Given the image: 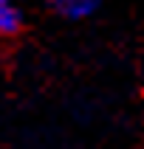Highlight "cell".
<instances>
[{
  "instance_id": "cell-1",
  "label": "cell",
  "mask_w": 144,
  "mask_h": 149,
  "mask_svg": "<svg viewBox=\"0 0 144 149\" xmlns=\"http://www.w3.org/2000/svg\"><path fill=\"white\" fill-rule=\"evenodd\" d=\"M42 6L48 8L51 14H57L59 20H68V23H79V20H88L102 8L105 0H40Z\"/></svg>"
},
{
  "instance_id": "cell-2",
  "label": "cell",
  "mask_w": 144,
  "mask_h": 149,
  "mask_svg": "<svg viewBox=\"0 0 144 149\" xmlns=\"http://www.w3.org/2000/svg\"><path fill=\"white\" fill-rule=\"evenodd\" d=\"M25 25V8L23 3H8L0 6V40H11L23 31Z\"/></svg>"
},
{
  "instance_id": "cell-3",
  "label": "cell",
  "mask_w": 144,
  "mask_h": 149,
  "mask_svg": "<svg viewBox=\"0 0 144 149\" xmlns=\"http://www.w3.org/2000/svg\"><path fill=\"white\" fill-rule=\"evenodd\" d=\"M8 3H20V0H0V6H8Z\"/></svg>"
}]
</instances>
